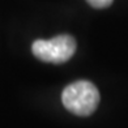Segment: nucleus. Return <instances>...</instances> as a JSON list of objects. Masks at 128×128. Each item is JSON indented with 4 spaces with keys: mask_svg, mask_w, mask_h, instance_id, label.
Masks as SVG:
<instances>
[{
    "mask_svg": "<svg viewBox=\"0 0 128 128\" xmlns=\"http://www.w3.org/2000/svg\"><path fill=\"white\" fill-rule=\"evenodd\" d=\"M32 51L37 59L62 64L68 62L76 51V39L68 34L56 36L51 39H37L32 46Z\"/></svg>",
    "mask_w": 128,
    "mask_h": 128,
    "instance_id": "2",
    "label": "nucleus"
},
{
    "mask_svg": "<svg viewBox=\"0 0 128 128\" xmlns=\"http://www.w3.org/2000/svg\"><path fill=\"white\" fill-rule=\"evenodd\" d=\"M62 101L68 111L78 116H88L100 104V92L90 81H76L63 90Z\"/></svg>",
    "mask_w": 128,
    "mask_h": 128,
    "instance_id": "1",
    "label": "nucleus"
},
{
    "mask_svg": "<svg viewBox=\"0 0 128 128\" xmlns=\"http://www.w3.org/2000/svg\"><path fill=\"white\" fill-rule=\"evenodd\" d=\"M92 7L94 8H107L108 5H111L114 0H86Z\"/></svg>",
    "mask_w": 128,
    "mask_h": 128,
    "instance_id": "3",
    "label": "nucleus"
}]
</instances>
